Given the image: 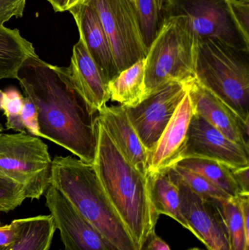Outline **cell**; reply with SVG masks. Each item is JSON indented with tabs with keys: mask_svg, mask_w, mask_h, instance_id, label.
Wrapping results in <instances>:
<instances>
[{
	"mask_svg": "<svg viewBox=\"0 0 249 250\" xmlns=\"http://www.w3.org/2000/svg\"><path fill=\"white\" fill-rule=\"evenodd\" d=\"M170 176L179 188L181 210L193 235L208 250H232L219 200L208 199L193 192L172 172Z\"/></svg>",
	"mask_w": 249,
	"mask_h": 250,
	"instance_id": "cell-10",
	"label": "cell"
},
{
	"mask_svg": "<svg viewBox=\"0 0 249 250\" xmlns=\"http://www.w3.org/2000/svg\"><path fill=\"white\" fill-rule=\"evenodd\" d=\"M99 16L111 44L118 73L145 59L143 42L133 0H84Z\"/></svg>",
	"mask_w": 249,
	"mask_h": 250,
	"instance_id": "cell-8",
	"label": "cell"
},
{
	"mask_svg": "<svg viewBox=\"0 0 249 250\" xmlns=\"http://www.w3.org/2000/svg\"><path fill=\"white\" fill-rule=\"evenodd\" d=\"M140 250H171L169 245L156 235V232L151 234Z\"/></svg>",
	"mask_w": 249,
	"mask_h": 250,
	"instance_id": "cell-33",
	"label": "cell"
},
{
	"mask_svg": "<svg viewBox=\"0 0 249 250\" xmlns=\"http://www.w3.org/2000/svg\"><path fill=\"white\" fill-rule=\"evenodd\" d=\"M193 114L188 89L154 148L149 153V176L172 168L184 158L189 126Z\"/></svg>",
	"mask_w": 249,
	"mask_h": 250,
	"instance_id": "cell-13",
	"label": "cell"
},
{
	"mask_svg": "<svg viewBox=\"0 0 249 250\" xmlns=\"http://www.w3.org/2000/svg\"><path fill=\"white\" fill-rule=\"evenodd\" d=\"M187 157L215 160L231 168L249 166L248 148L231 141L195 114L190 121L183 159Z\"/></svg>",
	"mask_w": 249,
	"mask_h": 250,
	"instance_id": "cell-12",
	"label": "cell"
},
{
	"mask_svg": "<svg viewBox=\"0 0 249 250\" xmlns=\"http://www.w3.org/2000/svg\"><path fill=\"white\" fill-rule=\"evenodd\" d=\"M175 166L199 173L230 197L240 195L239 189L231 173V167L219 162L198 157H187L178 162Z\"/></svg>",
	"mask_w": 249,
	"mask_h": 250,
	"instance_id": "cell-22",
	"label": "cell"
},
{
	"mask_svg": "<svg viewBox=\"0 0 249 250\" xmlns=\"http://www.w3.org/2000/svg\"><path fill=\"white\" fill-rule=\"evenodd\" d=\"M20 219L15 220L7 226L0 227V248L14 243L20 232Z\"/></svg>",
	"mask_w": 249,
	"mask_h": 250,
	"instance_id": "cell-31",
	"label": "cell"
},
{
	"mask_svg": "<svg viewBox=\"0 0 249 250\" xmlns=\"http://www.w3.org/2000/svg\"><path fill=\"white\" fill-rule=\"evenodd\" d=\"M133 1H134V2H135V0H133Z\"/></svg>",
	"mask_w": 249,
	"mask_h": 250,
	"instance_id": "cell-40",
	"label": "cell"
},
{
	"mask_svg": "<svg viewBox=\"0 0 249 250\" xmlns=\"http://www.w3.org/2000/svg\"><path fill=\"white\" fill-rule=\"evenodd\" d=\"M149 176L151 195L157 214L173 219L193 234L192 229L181 210L179 188L170 176L168 170Z\"/></svg>",
	"mask_w": 249,
	"mask_h": 250,
	"instance_id": "cell-18",
	"label": "cell"
},
{
	"mask_svg": "<svg viewBox=\"0 0 249 250\" xmlns=\"http://www.w3.org/2000/svg\"><path fill=\"white\" fill-rule=\"evenodd\" d=\"M189 94L193 112L203 117L227 138L249 149V125L215 94L199 83H192Z\"/></svg>",
	"mask_w": 249,
	"mask_h": 250,
	"instance_id": "cell-14",
	"label": "cell"
},
{
	"mask_svg": "<svg viewBox=\"0 0 249 250\" xmlns=\"http://www.w3.org/2000/svg\"><path fill=\"white\" fill-rule=\"evenodd\" d=\"M52 6L53 9L56 13L67 11L68 10V4L70 0H47Z\"/></svg>",
	"mask_w": 249,
	"mask_h": 250,
	"instance_id": "cell-34",
	"label": "cell"
},
{
	"mask_svg": "<svg viewBox=\"0 0 249 250\" xmlns=\"http://www.w3.org/2000/svg\"><path fill=\"white\" fill-rule=\"evenodd\" d=\"M232 250H249V227L244 223L238 196L219 201Z\"/></svg>",
	"mask_w": 249,
	"mask_h": 250,
	"instance_id": "cell-23",
	"label": "cell"
},
{
	"mask_svg": "<svg viewBox=\"0 0 249 250\" xmlns=\"http://www.w3.org/2000/svg\"><path fill=\"white\" fill-rule=\"evenodd\" d=\"M98 121L125 158L140 173L149 176V152L130 123L125 107L105 105L98 112Z\"/></svg>",
	"mask_w": 249,
	"mask_h": 250,
	"instance_id": "cell-16",
	"label": "cell"
},
{
	"mask_svg": "<svg viewBox=\"0 0 249 250\" xmlns=\"http://www.w3.org/2000/svg\"><path fill=\"white\" fill-rule=\"evenodd\" d=\"M229 2L237 23L249 38V0H229Z\"/></svg>",
	"mask_w": 249,
	"mask_h": 250,
	"instance_id": "cell-30",
	"label": "cell"
},
{
	"mask_svg": "<svg viewBox=\"0 0 249 250\" xmlns=\"http://www.w3.org/2000/svg\"><path fill=\"white\" fill-rule=\"evenodd\" d=\"M196 79L249 125V51L197 38Z\"/></svg>",
	"mask_w": 249,
	"mask_h": 250,
	"instance_id": "cell-4",
	"label": "cell"
},
{
	"mask_svg": "<svg viewBox=\"0 0 249 250\" xmlns=\"http://www.w3.org/2000/svg\"><path fill=\"white\" fill-rule=\"evenodd\" d=\"M52 160L40 138L23 132H0V175L24 188L27 198L39 200L51 185Z\"/></svg>",
	"mask_w": 249,
	"mask_h": 250,
	"instance_id": "cell-6",
	"label": "cell"
},
{
	"mask_svg": "<svg viewBox=\"0 0 249 250\" xmlns=\"http://www.w3.org/2000/svg\"><path fill=\"white\" fill-rule=\"evenodd\" d=\"M92 166L114 211L140 250L154 233L160 216L152 201L150 176L140 173L125 158L99 121Z\"/></svg>",
	"mask_w": 249,
	"mask_h": 250,
	"instance_id": "cell-2",
	"label": "cell"
},
{
	"mask_svg": "<svg viewBox=\"0 0 249 250\" xmlns=\"http://www.w3.org/2000/svg\"><path fill=\"white\" fill-rule=\"evenodd\" d=\"M67 11L73 15L80 38L108 84L119 73L111 44L97 13L92 6L85 2L73 6Z\"/></svg>",
	"mask_w": 249,
	"mask_h": 250,
	"instance_id": "cell-15",
	"label": "cell"
},
{
	"mask_svg": "<svg viewBox=\"0 0 249 250\" xmlns=\"http://www.w3.org/2000/svg\"><path fill=\"white\" fill-rule=\"evenodd\" d=\"M197 38L182 16L164 18L145 58L147 96L169 82L191 84L197 80Z\"/></svg>",
	"mask_w": 249,
	"mask_h": 250,
	"instance_id": "cell-5",
	"label": "cell"
},
{
	"mask_svg": "<svg viewBox=\"0 0 249 250\" xmlns=\"http://www.w3.org/2000/svg\"><path fill=\"white\" fill-rule=\"evenodd\" d=\"M161 19L182 16L196 38L216 39L249 51L247 38L237 23L229 0H167Z\"/></svg>",
	"mask_w": 249,
	"mask_h": 250,
	"instance_id": "cell-7",
	"label": "cell"
},
{
	"mask_svg": "<svg viewBox=\"0 0 249 250\" xmlns=\"http://www.w3.org/2000/svg\"><path fill=\"white\" fill-rule=\"evenodd\" d=\"M69 69L75 85L91 109L99 112L111 99L108 83L80 38L73 46Z\"/></svg>",
	"mask_w": 249,
	"mask_h": 250,
	"instance_id": "cell-17",
	"label": "cell"
},
{
	"mask_svg": "<svg viewBox=\"0 0 249 250\" xmlns=\"http://www.w3.org/2000/svg\"><path fill=\"white\" fill-rule=\"evenodd\" d=\"M56 230L51 214L20 219L19 236L8 250H49Z\"/></svg>",
	"mask_w": 249,
	"mask_h": 250,
	"instance_id": "cell-21",
	"label": "cell"
},
{
	"mask_svg": "<svg viewBox=\"0 0 249 250\" xmlns=\"http://www.w3.org/2000/svg\"><path fill=\"white\" fill-rule=\"evenodd\" d=\"M23 102L24 96L16 88L13 86L5 91L0 89V110L7 120L5 125L7 129L26 133L21 118Z\"/></svg>",
	"mask_w": 249,
	"mask_h": 250,
	"instance_id": "cell-26",
	"label": "cell"
},
{
	"mask_svg": "<svg viewBox=\"0 0 249 250\" xmlns=\"http://www.w3.org/2000/svg\"><path fill=\"white\" fill-rule=\"evenodd\" d=\"M134 4L142 38L149 51L162 23L160 12L156 0H135Z\"/></svg>",
	"mask_w": 249,
	"mask_h": 250,
	"instance_id": "cell-24",
	"label": "cell"
},
{
	"mask_svg": "<svg viewBox=\"0 0 249 250\" xmlns=\"http://www.w3.org/2000/svg\"><path fill=\"white\" fill-rule=\"evenodd\" d=\"M36 54L32 42L23 38L19 29L0 25V80L17 79L25 60Z\"/></svg>",
	"mask_w": 249,
	"mask_h": 250,
	"instance_id": "cell-19",
	"label": "cell"
},
{
	"mask_svg": "<svg viewBox=\"0 0 249 250\" xmlns=\"http://www.w3.org/2000/svg\"><path fill=\"white\" fill-rule=\"evenodd\" d=\"M16 79L36 107L42 138L93 164L98 113L91 109L76 87L69 67L52 65L36 54L25 60Z\"/></svg>",
	"mask_w": 249,
	"mask_h": 250,
	"instance_id": "cell-1",
	"label": "cell"
},
{
	"mask_svg": "<svg viewBox=\"0 0 249 250\" xmlns=\"http://www.w3.org/2000/svg\"><path fill=\"white\" fill-rule=\"evenodd\" d=\"M51 185L73 204L113 250H138L107 198L95 169L72 156L52 160Z\"/></svg>",
	"mask_w": 249,
	"mask_h": 250,
	"instance_id": "cell-3",
	"label": "cell"
},
{
	"mask_svg": "<svg viewBox=\"0 0 249 250\" xmlns=\"http://www.w3.org/2000/svg\"><path fill=\"white\" fill-rule=\"evenodd\" d=\"M4 247V248H0V250H8L9 247Z\"/></svg>",
	"mask_w": 249,
	"mask_h": 250,
	"instance_id": "cell-38",
	"label": "cell"
},
{
	"mask_svg": "<svg viewBox=\"0 0 249 250\" xmlns=\"http://www.w3.org/2000/svg\"><path fill=\"white\" fill-rule=\"evenodd\" d=\"M26 198V190L22 185L0 175V212L13 211Z\"/></svg>",
	"mask_w": 249,
	"mask_h": 250,
	"instance_id": "cell-27",
	"label": "cell"
},
{
	"mask_svg": "<svg viewBox=\"0 0 249 250\" xmlns=\"http://www.w3.org/2000/svg\"><path fill=\"white\" fill-rule=\"evenodd\" d=\"M3 130H4V127H3V125L0 123V132H2Z\"/></svg>",
	"mask_w": 249,
	"mask_h": 250,
	"instance_id": "cell-37",
	"label": "cell"
},
{
	"mask_svg": "<svg viewBox=\"0 0 249 250\" xmlns=\"http://www.w3.org/2000/svg\"><path fill=\"white\" fill-rule=\"evenodd\" d=\"M21 118L26 133L38 138H42L39 131L38 111L33 103L27 97H24Z\"/></svg>",
	"mask_w": 249,
	"mask_h": 250,
	"instance_id": "cell-28",
	"label": "cell"
},
{
	"mask_svg": "<svg viewBox=\"0 0 249 250\" xmlns=\"http://www.w3.org/2000/svg\"><path fill=\"white\" fill-rule=\"evenodd\" d=\"M113 101L124 107H134L147 97L145 84V59L120 72L108 84Z\"/></svg>",
	"mask_w": 249,
	"mask_h": 250,
	"instance_id": "cell-20",
	"label": "cell"
},
{
	"mask_svg": "<svg viewBox=\"0 0 249 250\" xmlns=\"http://www.w3.org/2000/svg\"><path fill=\"white\" fill-rule=\"evenodd\" d=\"M167 0H156V4H157L158 9H159V12L161 13L162 7H163L164 4L166 2ZM161 14V13H160Z\"/></svg>",
	"mask_w": 249,
	"mask_h": 250,
	"instance_id": "cell-36",
	"label": "cell"
},
{
	"mask_svg": "<svg viewBox=\"0 0 249 250\" xmlns=\"http://www.w3.org/2000/svg\"><path fill=\"white\" fill-rule=\"evenodd\" d=\"M187 250H202L199 249V248H191V249H189Z\"/></svg>",
	"mask_w": 249,
	"mask_h": 250,
	"instance_id": "cell-39",
	"label": "cell"
},
{
	"mask_svg": "<svg viewBox=\"0 0 249 250\" xmlns=\"http://www.w3.org/2000/svg\"><path fill=\"white\" fill-rule=\"evenodd\" d=\"M171 169L184 185L203 198L219 201L231 198L199 173L178 166H175Z\"/></svg>",
	"mask_w": 249,
	"mask_h": 250,
	"instance_id": "cell-25",
	"label": "cell"
},
{
	"mask_svg": "<svg viewBox=\"0 0 249 250\" xmlns=\"http://www.w3.org/2000/svg\"><path fill=\"white\" fill-rule=\"evenodd\" d=\"M26 1V0H0V25L4 24L11 18H21Z\"/></svg>",
	"mask_w": 249,
	"mask_h": 250,
	"instance_id": "cell-29",
	"label": "cell"
},
{
	"mask_svg": "<svg viewBox=\"0 0 249 250\" xmlns=\"http://www.w3.org/2000/svg\"><path fill=\"white\" fill-rule=\"evenodd\" d=\"M84 0H70L68 4V9L70 7H73V6L77 5V4L83 3Z\"/></svg>",
	"mask_w": 249,
	"mask_h": 250,
	"instance_id": "cell-35",
	"label": "cell"
},
{
	"mask_svg": "<svg viewBox=\"0 0 249 250\" xmlns=\"http://www.w3.org/2000/svg\"><path fill=\"white\" fill-rule=\"evenodd\" d=\"M249 166L231 168L232 177L240 191V195H249Z\"/></svg>",
	"mask_w": 249,
	"mask_h": 250,
	"instance_id": "cell-32",
	"label": "cell"
},
{
	"mask_svg": "<svg viewBox=\"0 0 249 250\" xmlns=\"http://www.w3.org/2000/svg\"><path fill=\"white\" fill-rule=\"evenodd\" d=\"M190 84L169 82L134 107H125L127 117L148 152L157 144Z\"/></svg>",
	"mask_w": 249,
	"mask_h": 250,
	"instance_id": "cell-9",
	"label": "cell"
},
{
	"mask_svg": "<svg viewBox=\"0 0 249 250\" xmlns=\"http://www.w3.org/2000/svg\"><path fill=\"white\" fill-rule=\"evenodd\" d=\"M44 195L65 250H113L57 188L50 185Z\"/></svg>",
	"mask_w": 249,
	"mask_h": 250,
	"instance_id": "cell-11",
	"label": "cell"
}]
</instances>
